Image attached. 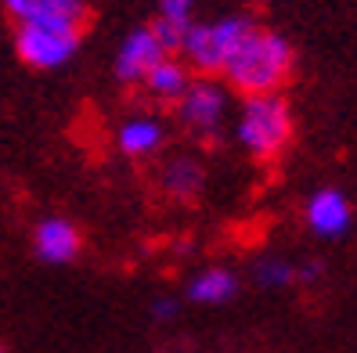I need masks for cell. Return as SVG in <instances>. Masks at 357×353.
Returning a JSON list of instances; mask_svg holds the SVG:
<instances>
[{
  "instance_id": "cell-18",
  "label": "cell",
  "mask_w": 357,
  "mask_h": 353,
  "mask_svg": "<svg viewBox=\"0 0 357 353\" xmlns=\"http://www.w3.org/2000/svg\"><path fill=\"white\" fill-rule=\"evenodd\" d=\"M0 353H8V350H4V346H0Z\"/></svg>"
},
{
  "instance_id": "cell-2",
  "label": "cell",
  "mask_w": 357,
  "mask_h": 353,
  "mask_svg": "<svg viewBox=\"0 0 357 353\" xmlns=\"http://www.w3.org/2000/svg\"><path fill=\"white\" fill-rule=\"evenodd\" d=\"M292 130H296V119H292V109L282 97V91L242 97L235 112V141L253 159H275L278 152H285Z\"/></svg>"
},
{
  "instance_id": "cell-17",
  "label": "cell",
  "mask_w": 357,
  "mask_h": 353,
  "mask_svg": "<svg viewBox=\"0 0 357 353\" xmlns=\"http://www.w3.org/2000/svg\"><path fill=\"white\" fill-rule=\"evenodd\" d=\"M318 278H321V260H303V263H296V281L310 285V281H318Z\"/></svg>"
},
{
  "instance_id": "cell-11",
  "label": "cell",
  "mask_w": 357,
  "mask_h": 353,
  "mask_svg": "<svg viewBox=\"0 0 357 353\" xmlns=\"http://www.w3.org/2000/svg\"><path fill=\"white\" fill-rule=\"evenodd\" d=\"M202 184H206V170L195 155H174V159H166L162 170H159V188L170 198H181V202L195 198L202 191Z\"/></svg>"
},
{
  "instance_id": "cell-13",
  "label": "cell",
  "mask_w": 357,
  "mask_h": 353,
  "mask_svg": "<svg viewBox=\"0 0 357 353\" xmlns=\"http://www.w3.org/2000/svg\"><path fill=\"white\" fill-rule=\"evenodd\" d=\"M238 296V274L227 267H206L192 281H188V299L206 303V306H220Z\"/></svg>"
},
{
  "instance_id": "cell-14",
  "label": "cell",
  "mask_w": 357,
  "mask_h": 353,
  "mask_svg": "<svg viewBox=\"0 0 357 353\" xmlns=\"http://www.w3.org/2000/svg\"><path fill=\"white\" fill-rule=\"evenodd\" d=\"M253 281L260 288H289L296 281V263H289L285 256H264L253 263Z\"/></svg>"
},
{
  "instance_id": "cell-5",
  "label": "cell",
  "mask_w": 357,
  "mask_h": 353,
  "mask_svg": "<svg viewBox=\"0 0 357 353\" xmlns=\"http://www.w3.org/2000/svg\"><path fill=\"white\" fill-rule=\"evenodd\" d=\"M177 119L199 137H217L231 112V91L217 76H192L188 91L177 101Z\"/></svg>"
},
{
  "instance_id": "cell-15",
  "label": "cell",
  "mask_w": 357,
  "mask_h": 353,
  "mask_svg": "<svg viewBox=\"0 0 357 353\" xmlns=\"http://www.w3.org/2000/svg\"><path fill=\"white\" fill-rule=\"evenodd\" d=\"M192 8H195V0H162V15L159 18H170V22H192Z\"/></svg>"
},
{
  "instance_id": "cell-7",
  "label": "cell",
  "mask_w": 357,
  "mask_h": 353,
  "mask_svg": "<svg viewBox=\"0 0 357 353\" xmlns=\"http://www.w3.org/2000/svg\"><path fill=\"white\" fill-rule=\"evenodd\" d=\"M79 249H83V235L66 217H44L33 227V253L40 263L66 267L79 256Z\"/></svg>"
},
{
  "instance_id": "cell-4",
  "label": "cell",
  "mask_w": 357,
  "mask_h": 353,
  "mask_svg": "<svg viewBox=\"0 0 357 353\" xmlns=\"http://www.w3.org/2000/svg\"><path fill=\"white\" fill-rule=\"evenodd\" d=\"M83 22L69 18H36L15 26V51L29 69H61L79 51Z\"/></svg>"
},
{
  "instance_id": "cell-10",
  "label": "cell",
  "mask_w": 357,
  "mask_h": 353,
  "mask_svg": "<svg viewBox=\"0 0 357 353\" xmlns=\"http://www.w3.org/2000/svg\"><path fill=\"white\" fill-rule=\"evenodd\" d=\"M188 83H192V69H188L177 54H166L162 61H155L149 69V76L141 79V87L152 101H159V105H177L181 94L188 91Z\"/></svg>"
},
{
  "instance_id": "cell-3",
  "label": "cell",
  "mask_w": 357,
  "mask_h": 353,
  "mask_svg": "<svg viewBox=\"0 0 357 353\" xmlns=\"http://www.w3.org/2000/svg\"><path fill=\"white\" fill-rule=\"evenodd\" d=\"M257 22L245 15H224V18H209V22H188L177 58L184 61L195 76H220L224 61L231 51L238 47V40L253 29Z\"/></svg>"
},
{
  "instance_id": "cell-9",
  "label": "cell",
  "mask_w": 357,
  "mask_h": 353,
  "mask_svg": "<svg viewBox=\"0 0 357 353\" xmlns=\"http://www.w3.org/2000/svg\"><path fill=\"white\" fill-rule=\"evenodd\" d=\"M116 144H119V152L127 159H152V155L162 152V144H166V127H162V119L152 116V112L127 116L119 123V130H116Z\"/></svg>"
},
{
  "instance_id": "cell-12",
  "label": "cell",
  "mask_w": 357,
  "mask_h": 353,
  "mask_svg": "<svg viewBox=\"0 0 357 353\" xmlns=\"http://www.w3.org/2000/svg\"><path fill=\"white\" fill-rule=\"evenodd\" d=\"M15 22H36V18H69L83 22L87 18V0H0Z\"/></svg>"
},
{
  "instance_id": "cell-8",
  "label": "cell",
  "mask_w": 357,
  "mask_h": 353,
  "mask_svg": "<svg viewBox=\"0 0 357 353\" xmlns=\"http://www.w3.org/2000/svg\"><path fill=\"white\" fill-rule=\"evenodd\" d=\"M303 220L318 238H343L354 223V205L340 188H318L303 205Z\"/></svg>"
},
{
  "instance_id": "cell-1",
  "label": "cell",
  "mask_w": 357,
  "mask_h": 353,
  "mask_svg": "<svg viewBox=\"0 0 357 353\" xmlns=\"http://www.w3.org/2000/svg\"><path fill=\"white\" fill-rule=\"evenodd\" d=\"M292 65H296V54H292L289 40L275 29L253 26L224 61L220 76L227 83V91H235L242 97L278 94L292 76Z\"/></svg>"
},
{
  "instance_id": "cell-16",
  "label": "cell",
  "mask_w": 357,
  "mask_h": 353,
  "mask_svg": "<svg viewBox=\"0 0 357 353\" xmlns=\"http://www.w3.org/2000/svg\"><path fill=\"white\" fill-rule=\"evenodd\" d=\"M152 321H174L177 317V299H170V296H159L155 303H152Z\"/></svg>"
},
{
  "instance_id": "cell-6",
  "label": "cell",
  "mask_w": 357,
  "mask_h": 353,
  "mask_svg": "<svg viewBox=\"0 0 357 353\" xmlns=\"http://www.w3.org/2000/svg\"><path fill=\"white\" fill-rule=\"evenodd\" d=\"M162 58H166V51L159 44V36L152 33V26H141V29L123 36L116 61H112V72H116L119 83H127V87H141V79L149 76V69Z\"/></svg>"
}]
</instances>
